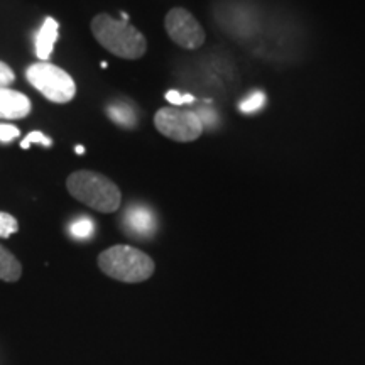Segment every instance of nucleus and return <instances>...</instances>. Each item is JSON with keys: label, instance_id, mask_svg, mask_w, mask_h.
<instances>
[{"label": "nucleus", "instance_id": "3", "mask_svg": "<svg viewBox=\"0 0 365 365\" xmlns=\"http://www.w3.org/2000/svg\"><path fill=\"white\" fill-rule=\"evenodd\" d=\"M98 267L112 279L135 284L144 282L156 271V264L143 250L130 245H113L98 255Z\"/></svg>", "mask_w": 365, "mask_h": 365}, {"label": "nucleus", "instance_id": "1", "mask_svg": "<svg viewBox=\"0 0 365 365\" xmlns=\"http://www.w3.org/2000/svg\"><path fill=\"white\" fill-rule=\"evenodd\" d=\"M95 39L112 54L124 59H139L148 51L144 34L127 21H117L108 14H98L91 21Z\"/></svg>", "mask_w": 365, "mask_h": 365}, {"label": "nucleus", "instance_id": "12", "mask_svg": "<svg viewBox=\"0 0 365 365\" xmlns=\"http://www.w3.org/2000/svg\"><path fill=\"white\" fill-rule=\"evenodd\" d=\"M95 225L90 218L81 217L78 220H75L70 225V234L75 237V239H88L93 234Z\"/></svg>", "mask_w": 365, "mask_h": 365}, {"label": "nucleus", "instance_id": "4", "mask_svg": "<svg viewBox=\"0 0 365 365\" xmlns=\"http://www.w3.org/2000/svg\"><path fill=\"white\" fill-rule=\"evenodd\" d=\"M26 78L41 95H44L53 103H68L76 95L75 80L53 63H33L26 70Z\"/></svg>", "mask_w": 365, "mask_h": 365}, {"label": "nucleus", "instance_id": "6", "mask_svg": "<svg viewBox=\"0 0 365 365\" xmlns=\"http://www.w3.org/2000/svg\"><path fill=\"white\" fill-rule=\"evenodd\" d=\"M164 29L173 43H176L182 49L202 48L207 39L202 24L196 21L193 14L182 7H175L166 14Z\"/></svg>", "mask_w": 365, "mask_h": 365}, {"label": "nucleus", "instance_id": "17", "mask_svg": "<svg viewBox=\"0 0 365 365\" xmlns=\"http://www.w3.org/2000/svg\"><path fill=\"white\" fill-rule=\"evenodd\" d=\"M166 100L173 105H188L195 102L193 95H181L178 90H170L166 93Z\"/></svg>", "mask_w": 365, "mask_h": 365}, {"label": "nucleus", "instance_id": "14", "mask_svg": "<svg viewBox=\"0 0 365 365\" xmlns=\"http://www.w3.org/2000/svg\"><path fill=\"white\" fill-rule=\"evenodd\" d=\"M17 230H19L17 218L11 213L0 212V239H7V237L16 234Z\"/></svg>", "mask_w": 365, "mask_h": 365}, {"label": "nucleus", "instance_id": "19", "mask_svg": "<svg viewBox=\"0 0 365 365\" xmlns=\"http://www.w3.org/2000/svg\"><path fill=\"white\" fill-rule=\"evenodd\" d=\"M76 154H83L85 153V148H83V145H76Z\"/></svg>", "mask_w": 365, "mask_h": 365}, {"label": "nucleus", "instance_id": "16", "mask_svg": "<svg viewBox=\"0 0 365 365\" xmlns=\"http://www.w3.org/2000/svg\"><path fill=\"white\" fill-rule=\"evenodd\" d=\"M14 81H16V73L7 63L0 61V88H11Z\"/></svg>", "mask_w": 365, "mask_h": 365}, {"label": "nucleus", "instance_id": "15", "mask_svg": "<svg viewBox=\"0 0 365 365\" xmlns=\"http://www.w3.org/2000/svg\"><path fill=\"white\" fill-rule=\"evenodd\" d=\"M31 144H43V145H46V148H49V145L53 144V140L49 139L48 135H44L43 132L34 130V132H31V134L27 135L24 140H22L21 148H22V149H27Z\"/></svg>", "mask_w": 365, "mask_h": 365}, {"label": "nucleus", "instance_id": "13", "mask_svg": "<svg viewBox=\"0 0 365 365\" xmlns=\"http://www.w3.org/2000/svg\"><path fill=\"white\" fill-rule=\"evenodd\" d=\"M264 103H266V95H264L262 91H254V93H250L247 98L242 100L239 107L244 113H254L261 110Z\"/></svg>", "mask_w": 365, "mask_h": 365}, {"label": "nucleus", "instance_id": "18", "mask_svg": "<svg viewBox=\"0 0 365 365\" xmlns=\"http://www.w3.org/2000/svg\"><path fill=\"white\" fill-rule=\"evenodd\" d=\"M21 130L17 127L9 124H0V143H11V140L19 137Z\"/></svg>", "mask_w": 365, "mask_h": 365}, {"label": "nucleus", "instance_id": "8", "mask_svg": "<svg viewBox=\"0 0 365 365\" xmlns=\"http://www.w3.org/2000/svg\"><path fill=\"white\" fill-rule=\"evenodd\" d=\"M58 31H59V24L56 19L53 17H46L43 26L36 34V54L41 61H48L49 56H51L54 44L58 41Z\"/></svg>", "mask_w": 365, "mask_h": 365}, {"label": "nucleus", "instance_id": "7", "mask_svg": "<svg viewBox=\"0 0 365 365\" xmlns=\"http://www.w3.org/2000/svg\"><path fill=\"white\" fill-rule=\"evenodd\" d=\"M31 100L21 91L12 88H0V118L16 120L31 113Z\"/></svg>", "mask_w": 365, "mask_h": 365}, {"label": "nucleus", "instance_id": "9", "mask_svg": "<svg viewBox=\"0 0 365 365\" xmlns=\"http://www.w3.org/2000/svg\"><path fill=\"white\" fill-rule=\"evenodd\" d=\"M127 230L137 237H148L154 230V217L149 210L135 207L130 208L125 217Z\"/></svg>", "mask_w": 365, "mask_h": 365}, {"label": "nucleus", "instance_id": "10", "mask_svg": "<svg viewBox=\"0 0 365 365\" xmlns=\"http://www.w3.org/2000/svg\"><path fill=\"white\" fill-rule=\"evenodd\" d=\"M22 276V266L12 252L0 245V279L6 282H16Z\"/></svg>", "mask_w": 365, "mask_h": 365}, {"label": "nucleus", "instance_id": "2", "mask_svg": "<svg viewBox=\"0 0 365 365\" xmlns=\"http://www.w3.org/2000/svg\"><path fill=\"white\" fill-rule=\"evenodd\" d=\"M66 188L73 198L100 213H113L120 208L122 193L118 186L97 171L81 170L68 176Z\"/></svg>", "mask_w": 365, "mask_h": 365}, {"label": "nucleus", "instance_id": "11", "mask_svg": "<svg viewBox=\"0 0 365 365\" xmlns=\"http://www.w3.org/2000/svg\"><path fill=\"white\" fill-rule=\"evenodd\" d=\"M107 113L108 117H110V120H113L118 125L125 127V129H134L137 124L135 110L129 103H124V102L110 103L107 107Z\"/></svg>", "mask_w": 365, "mask_h": 365}, {"label": "nucleus", "instance_id": "5", "mask_svg": "<svg viewBox=\"0 0 365 365\" xmlns=\"http://www.w3.org/2000/svg\"><path fill=\"white\" fill-rule=\"evenodd\" d=\"M154 125L159 134L176 143H193L205 130L198 113L180 110L176 107H164L158 110L154 117Z\"/></svg>", "mask_w": 365, "mask_h": 365}]
</instances>
